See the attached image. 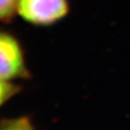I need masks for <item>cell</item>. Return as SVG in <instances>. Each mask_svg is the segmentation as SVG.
<instances>
[{
  "label": "cell",
  "instance_id": "cell-3",
  "mask_svg": "<svg viewBox=\"0 0 130 130\" xmlns=\"http://www.w3.org/2000/svg\"><path fill=\"white\" fill-rule=\"evenodd\" d=\"M0 130H35L28 118L9 119L0 124Z\"/></svg>",
  "mask_w": 130,
  "mask_h": 130
},
{
  "label": "cell",
  "instance_id": "cell-4",
  "mask_svg": "<svg viewBox=\"0 0 130 130\" xmlns=\"http://www.w3.org/2000/svg\"><path fill=\"white\" fill-rule=\"evenodd\" d=\"M20 90L19 86L9 81L0 80V107Z\"/></svg>",
  "mask_w": 130,
  "mask_h": 130
},
{
  "label": "cell",
  "instance_id": "cell-1",
  "mask_svg": "<svg viewBox=\"0 0 130 130\" xmlns=\"http://www.w3.org/2000/svg\"><path fill=\"white\" fill-rule=\"evenodd\" d=\"M69 12L67 0H18L17 13L24 21L35 25H50Z\"/></svg>",
  "mask_w": 130,
  "mask_h": 130
},
{
  "label": "cell",
  "instance_id": "cell-2",
  "mask_svg": "<svg viewBox=\"0 0 130 130\" xmlns=\"http://www.w3.org/2000/svg\"><path fill=\"white\" fill-rule=\"evenodd\" d=\"M29 77L24 52L18 40L6 32H0V80L10 81Z\"/></svg>",
  "mask_w": 130,
  "mask_h": 130
},
{
  "label": "cell",
  "instance_id": "cell-5",
  "mask_svg": "<svg viewBox=\"0 0 130 130\" xmlns=\"http://www.w3.org/2000/svg\"><path fill=\"white\" fill-rule=\"evenodd\" d=\"M18 0H0V21H7L17 11Z\"/></svg>",
  "mask_w": 130,
  "mask_h": 130
}]
</instances>
